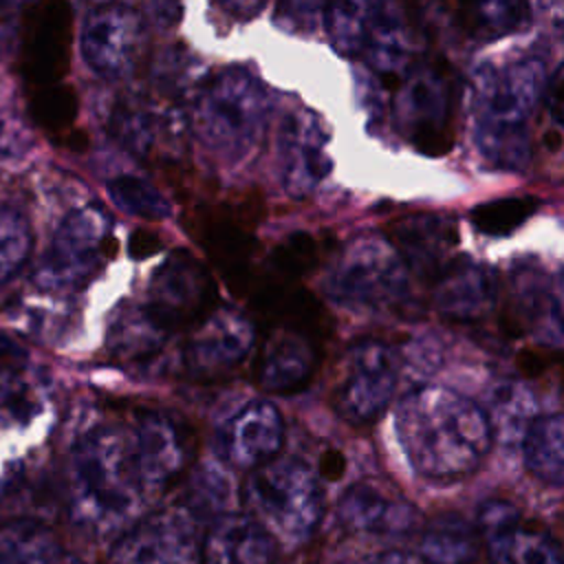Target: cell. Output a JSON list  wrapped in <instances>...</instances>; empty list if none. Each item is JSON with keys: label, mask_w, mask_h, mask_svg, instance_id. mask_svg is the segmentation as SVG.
I'll use <instances>...</instances> for the list:
<instances>
[{"label": "cell", "mask_w": 564, "mask_h": 564, "mask_svg": "<svg viewBox=\"0 0 564 564\" xmlns=\"http://www.w3.org/2000/svg\"><path fill=\"white\" fill-rule=\"evenodd\" d=\"M394 427L412 469L427 480L474 474L494 443L487 412L445 386L408 392L397 405Z\"/></svg>", "instance_id": "cell-1"}, {"label": "cell", "mask_w": 564, "mask_h": 564, "mask_svg": "<svg viewBox=\"0 0 564 564\" xmlns=\"http://www.w3.org/2000/svg\"><path fill=\"white\" fill-rule=\"evenodd\" d=\"M68 513L86 531L115 538L141 518L148 498L137 471L128 427L99 425L70 452Z\"/></svg>", "instance_id": "cell-2"}, {"label": "cell", "mask_w": 564, "mask_h": 564, "mask_svg": "<svg viewBox=\"0 0 564 564\" xmlns=\"http://www.w3.org/2000/svg\"><path fill=\"white\" fill-rule=\"evenodd\" d=\"M546 70L538 57L482 64L469 84L474 141L496 170L520 172L531 156L529 121L544 97Z\"/></svg>", "instance_id": "cell-3"}, {"label": "cell", "mask_w": 564, "mask_h": 564, "mask_svg": "<svg viewBox=\"0 0 564 564\" xmlns=\"http://www.w3.org/2000/svg\"><path fill=\"white\" fill-rule=\"evenodd\" d=\"M267 90L247 68L207 75L194 90L187 121L194 137L225 163H240L260 145L267 126Z\"/></svg>", "instance_id": "cell-4"}, {"label": "cell", "mask_w": 564, "mask_h": 564, "mask_svg": "<svg viewBox=\"0 0 564 564\" xmlns=\"http://www.w3.org/2000/svg\"><path fill=\"white\" fill-rule=\"evenodd\" d=\"M247 516L260 522L282 549L306 544L324 516L317 471L295 456H278L247 471L242 482Z\"/></svg>", "instance_id": "cell-5"}, {"label": "cell", "mask_w": 564, "mask_h": 564, "mask_svg": "<svg viewBox=\"0 0 564 564\" xmlns=\"http://www.w3.org/2000/svg\"><path fill=\"white\" fill-rule=\"evenodd\" d=\"M456 82L438 59H419L390 88V112L399 132L423 154L441 156L454 145Z\"/></svg>", "instance_id": "cell-6"}, {"label": "cell", "mask_w": 564, "mask_h": 564, "mask_svg": "<svg viewBox=\"0 0 564 564\" xmlns=\"http://www.w3.org/2000/svg\"><path fill=\"white\" fill-rule=\"evenodd\" d=\"M326 293L341 308L383 313L408 295V269L386 236L361 234L335 258Z\"/></svg>", "instance_id": "cell-7"}, {"label": "cell", "mask_w": 564, "mask_h": 564, "mask_svg": "<svg viewBox=\"0 0 564 564\" xmlns=\"http://www.w3.org/2000/svg\"><path fill=\"white\" fill-rule=\"evenodd\" d=\"M117 253L115 220L101 205H84L64 216L35 269V282L53 293L88 286Z\"/></svg>", "instance_id": "cell-8"}, {"label": "cell", "mask_w": 564, "mask_h": 564, "mask_svg": "<svg viewBox=\"0 0 564 564\" xmlns=\"http://www.w3.org/2000/svg\"><path fill=\"white\" fill-rule=\"evenodd\" d=\"M397 357L381 339H357L339 359L330 405L350 425L375 423L397 390Z\"/></svg>", "instance_id": "cell-9"}, {"label": "cell", "mask_w": 564, "mask_h": 564, "mask_svg": "<svg viewBox=\"0 0 564 564\" xmlns=\"http://www.w3.org/2000/svg\"><path fill=\"white\" fill-rule=\"evenodd\" d=\"M79 48L88 68L101 79H128L148 53L145 18L132 4H95L82 22Z\"/></svg>", "instance_id": "cell-10"}, {"label": "cell", "mask_w": 564, "mask_h": 564, "mask_svg": "<svg viewBox=\"0 0 564 564\" xmlns=\"http://www.w3.org/2000/svg\"><path fill=\"white\" fill-rule=\"evenodd\" d=\"M203 531L187 505L150 511L123 529L110 546V564H200Z\"/></svg>", "instance_id": "cell-11"}, {"label": "cell", "mask_w": 564, "mask_h": 564, "mask_svg": "<svg viewBox=\"0 0 564 564\" xmlns=\"http://www.w3.org/2000/svg\"><path fill=\"white\" fill-rule=\"evenodd\" d=\"M143 306L170 335L192 330L218 308V286L196 256L176 249L154 271Z\"/></svg>", "instance_id": "cell-12"}, {"label": "cell", "mask_w": 564, "mask_h": 564, "mask_svg": "<svg viewBox=\"0 0 564 564\" xmlns=\"http://www.w3.org/2000/svg\"><path fill=\"white\" fill-rule=\"evenodd\" d=\"M73 9L66 2H37L26 7L20 24L18 75L24 86L59 84L70 66Z\"/></svg>", "instance_id": "cell-13"}, {"label": "cell", "mask_w": 564, "mask_h": 564, "mask_svg": "<svg viewBox=\"0 0 564 564\" xmlns=\"http://www.w3.org/2000/svg\"><path fill=\"white\" fill-rule=\"evenodd\" d=\"M319 324L271 322L253 359V379L264 392L304 390L322 361Z\"/></svg>", "instance_id": "cell-14"}, {"label": "cell", "mask_w": 564, "mask_h": 564, "mask_svg": "<svg viewBox=\"0 0 564 564\" xmlns=\"http://www.w3.org/2000/svg\"><path fill=\"white\" fill-rule=\"evenodd\" d=\"M128 436L148 496L172 487L194 456L189 430L161 410H139L128 425Z\"/></svg>", "instance_id": "cell-15"}, {"label": "cell", "mask_w": 564, "mask_h": 564, "mask_svg": "<svg viewBox=\"0 0 564 564\" xmlns=\"http://www.w3.org/2000/svg\"><path fill=\"white\" fill-rule=\"evenodd\" d=\"M183 115L152 99H121L110 115V134L141 161L163 167H176L183 159Z\"/></svg>", "instance_id": "cell-16"}, {"label": "cell", "mask_w": 564, "mask_h": 564, "mask_svg": "<svg viewBox=\"0 0 564 564\" xmlns=\"http://www.w3.org/2000/svg\"><path fill=\"white\" fill-rule=\"evenodd\" d=\"M474 527L491 564H564L560 542L549 529L507 500H487Z\"/></svg>", "instance_id": "cell-17"}, {"label": "cell", "mask_w": 564, "mask_h": 564, "mask_svg": "<svg viewBox=\"0 0 564 564\" xmlns=\"http://www.w3.org/2000/svg\"><path fill=\"white\" fill-rule=\"evenodd\" d=\"M253 346V322L234 308H216L189 330L183 346V364L194 379L214 381L240 368Z\"/></svg>", "instance_id": "cell-18"}, {"label": "cell", "mask_w": 564, "mask_h": 564, "mask_svg": "<svg viewBox=\"0 0 564 564\" xmlns=\"http://www.w3.org/2000/svg\"><path fill=\"white\" fill-rule=\"evenodd\" d=\"M278 165L284 192L291 198L311 196L333 170L328 130L308 108L286 115L278 134Z\"/></svg>", "instance_id": "cell-19"}, {"label": "cell", "mask_w": 564, "mask_h": 564, "mask_svg": "<svg viewBox=\"0 0 564 564\" xmlns=\"http://www.w3.org/2000/svg\"><path fill=\"white\" fill-rule=\"evenodd\" d=\"M337 520L352 533L392 538L412 533L421 516L399 491L372 480H361L339 496Z\"/></svg>", "instance_id": "cell-20"}, {"label": "cell", "mask_w": 564, "mask_h": 564, "mask_svg": "<svg viewBox=\"0 0 564 564\" xmlns=\"http://www.w3.org/2000/svg\"><path fill=\"white\" fill-rule=\"evenodd\" d=\"M245 212H236L229 205L198 209L189 234L203 245L214 264L223 271L225 280L231 282L234 291L249 289V262L256 249L253 229L247 225Z\"/></svg>", "instance_id": "cell-21"}, {"label": "cell", "mask_w": 564, "mask_h": 564, "mask_svg": "<svg viewBox=\"0 0 564 564\" xmlns=\"http://www.w3.org/2000/svg\"><path fill=\"white\" fill-rule=\"evenodd\" d=\"M361 57L388 90L421 59V37L401 7L383 2L370 4Z\"/></svg>", "instance_id": "cell-22"}, {"label": "cell", "mask_w": 564, "mask_h": 564, "mask_svg": "<svg viewBox=\"0 0 564 564\" xmlns=\"http://www.w3.org/2000/svg\"><path fill=\"white\" fill-rule=\"evenodd\" d=\"M386 238L408 271L434 280L456 256L458 227L452 216L410 214L386 227Z\"/></svg>", "instance_id": "cell-23"}, {"label": "cell", "mask_w": 564, "mask_h": 564, "mask_svg": "<svg viewBox=\"0 0 564 564\" xmlns=\"http://www.w3.org/2000/svg\"><path fill=\"white\" fill-rule=\"evenodd\" d=\"M500 284L491 267L471 258H454L432 280V304L436 313L452 322H478L498 302Z\"/></svg>", "instance_id": "cell-24"}, {"label": "cell", "mask_w": 564, "mask_h": 564, "mask_svg": "<svg viewBox=\"0 0 564 564\" xmlns=\"http://www.w3.org/2000/svg\"><path fill=\"white\" fill-rule=\"evenodd\" d=\"M284 443V421L269 401L242 405L223 434L225 458L238 469H258L280 456Z\"/></svg>", "instance_id": "cell-25"}, {"label": "cell", "mask_w": 564, "mask_h": 564, "mask_svg": "<svg viewBox=\"0 0 564 564\" xmlns=\"http://www.w3.org/2000/svg\"><path fill=\"white\" fill-rule=\"evenodd\" d=\"M278 542L247 513H220L203 531L200 564H275Z\"/></svg>", "instance_id": "cell-26"}, {"label": "cell", "mask_w": 564, "mask_h": 564, "mask_svg": "<svg viewBox=\"0 0 564 564\" xmlns=\"http://www.w3.org/2000/svg\"><path fill=\"white\" fill-rule=\"evenodd\" d=\"M480 553L478 531L460 513H436L421 529L419 555L423 564H476Z\"/></svg>", "instance_id": "cell-27"}, {"label": "cell", "mask_w": 564, "mask_h": 564, "mask_svg": "<svg viewBox=\"0 0 564 564\" xmlns=\"http://www.w3.org/2000/svg\"><path fill=\"white\" fill-rule=\"evenodd\" d=\"M513 295L500 313V328L509 337H520L522 333L546 326H553L557 335H562V313L560 302L549 293L542 280L533 271H522L520 278L513 280Z\"/></svg>", "instance_id": "cell-28"}, {"label": "cell", "mask_w": 564, "mask_h": 564, "mask_svg": "<svg viewBox=\"0 0 564 564\" xmlns=\"http://www.w3.org/2000/svg\"><path fill=\"white\" fill-rule=\"evenodd\" d=\"M64 546L53 527L20 516L0 522V564H62Z\"/></svg>", "instance_id": "cell-29"}, {"label": "cell", "mask_w": 564, "mask_h": 564, "mask_svg": "<svg viewBox=\"0 0 564 564\" xmlns=\"http://www.w3.org/2000/svg\"><path fill=\"white\" fill-rule=\"evenodd\" d=\"M527 471L551 487L564 480V421L560 412L538 414L529 421L522 441Z\"/></svg>", "instance_id": "cell-30"}, {"label": "cell", "mask_w": 564, "mask_h": 564, "mask_svg": "<svg viewBox=\"0 0 564 564\" xmlns=\"http://www.w3.org/2000/svg\"><path fill=\"white\" fill-rule=\"evenodd\" d=\"M167 335L145 306L126 304L110 324L108 348L123 361H143L161 352Z\"/></svg>", "instance_id": "cell-31"}, {"label": "cell", "mask_w": 564, "mask_h": 564, "mask_svg": "<svg viewBox=\"0 0 564 564\" xmlns=\"http://www.w3.org/2000/svg\"><path fill=\"white\" fill-rule=\"evenodd\" d=\"M449 11L456 26L476 40H496L516 33L531 20V9L524 2L452 4Z\"/></svg>", "instance_id": "cell-32"}, {"label": "cell", "mask_w": 564, "mask_h": 564, "mask_svg": "<svg viewBox=\"0 0 564 564\" xmlns=\"http://www.w3.org/2000/svg\"><path fill=\"white\" fill-rule=\"evenodd\" d=\"M26 110L37 128H42L51 137L66 139L73 132L79 112V97L73 86L62 82L31 88L26 97Z\"/></svg>", "instance_id": "cell-33"}, {"label": "cell", "mask_w": 564, "mask_h": 564, "mask_svg": "<svg viewBox=\"0 0 564 564\" xmlns=\"http://www.w3.org/2000/svg\"><path fill=\"white\" fill-rule=\"evenodd\" d=\"M324 24L330 37V44L348 57H361L366 35H368V18L370 4L366 2H335L324 9Z\"/></svg>", "instance_id": "cell-34"}, {"label": "cell", "mask_w": 564, "mask_h": 564, "mask_svg": "<svg viewBox=\"0 0 564 564\" xmlns=\"http://www.w3.org/2000/svg\"><path fill=\"white\" fill-rule=\"evenodd\" d=\"M33 249L29 218L13 207L0 205V289H4L26 264Z\"/></svg>", "instance_id": "cell-35"}, {"label": "cell", "mask_w": 564, "mask_h": 564, "mask_svg": "<svg viewBox=\"0 0 564 564\" xmlns=\"http://www.w3.org/2000/svg\"><path fill=\"white\" fill-rule=\"evenodd\" d=\"M108 194L119 209L145 220H163L172 214L170 200L141 176L121 174L112 178L108 183Z\"/></svg>", "instance_id": "cell-36"}, {"label": "cell", "mask_w": 564, "mask_h": 564, "mask_svg": "<svg viewBox=\"0 0 564 564\" xmlns=\"http://www.w3.org/2000/svg\"><path fill=\"white\" fill-rule=\"evenodd\" d=\"M535 209L538 200L531 196H502L476 205L469 218L480 234L509 236L520 225H524Z\"/></svg>", "instance_id": "cell-37"}, {"label": "cell", "mask_w": 564, "mask_h": 564, "mask_svg": "<svg viewBox=\"0 0 564 564\" xmlns=\"http://www.w3.org/2000/svg\"><path fill=\"white\" fill-rule=\"evenodd\" d=\"M319 240L313 234L295 231L284 238L271 253V267L280 275V282H293L304 278L319 262Z\"/></svg>", "instance_id": "cell-38"}, {"label": "cell", "mask_w": 564, "mask_h": 564, "mask_svg": "<svg viewBox=\"0 0 564 564\" xmlns=\"http://www.w3.org/2000/svg\"><path fill=\"white\" fill-rule=\"evenodd\" d=\"M491 405H494V412L491 416L487 414L489 419V425L494 430V423L502 430L509 427V421H513V425H520L518 421H531L533 416H529V405H531V394H527L520 386L516 383H505V386H498L494 390V397H491Z\"/></svg>", "instance_id": "cell-39"}, {"label": "cell", "mask_w": 564, "mask_h": 564, "mask_svg": "<svg viewBox=\"0 0 564 564\" xmlns=\"http://www.w3.org/2000/svg\"><path fill=\"white\" fill-rule=\"evenodd\" d=\"M516 366L520 370L522 377H529V379H535V377H542L549 366H551V357L546 350H538V348H524L518 352L516 357Z\"/></svg>", "instance_id": "cell-40"}, {"label": "cell", "mask_w": 564, "mask_h": 564, "mask_svg": "<svg viewBox=\"0 0 564 564\" xmlns=\"http://www.w3.org/2000/svg\"><path fill=\"white\" fill-rule=\"evenodd\" d=\"M128 251L134 260H145V258L154 256L156 251H161V238L152 231L137 229L128 240Z\"/></svg>", "instance_id": "cell-41"}, {"label": "cell", "mask_w": 564, "mask_h": 564, "mask_svg": "<svg viewBox=\"0 0 564 564\" xmlns=\"http://www.w3.org/2000/svg\"><path fill=\"white\" fill-rule=\"evenodd\" d=\"M346 471V458L339 449H326L322 452L319 456V474L326 478V480H337L341 478Z\"/></svg>", "instance_id": "cell-42"}, {"label": "cell", "mask_w": 564, "mask_h": 564, "mask_svg": "<svg viewBox=\"0 0 564 564\" xmlns=\"http://www.w3.org/2000/svg\"><path fill=\"white\" fill-rule=\"evenodd\" d=\"M335 564H408V560L401 551L388 549V551H377V553H366V555H357L350 560H341Z\"/></svg>", "instance_id": "cell-43"}]
</instances>
